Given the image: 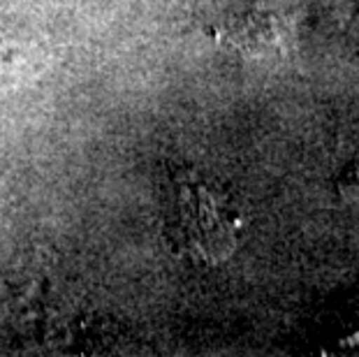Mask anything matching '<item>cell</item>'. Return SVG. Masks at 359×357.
Returning <instances> with one entry per match:
<instances>
[{"label":"cell","mask_w":359,"mask_h":357,"mask_svg":"<svg viewBox=\"0 0 359 357\" xmlns=\"http://www.w3.org/2000/svg\"><path fill=\"white\" fill-rule=\"evenodd\" d=\"M170 230L181 248L202 257H223L234 244V227L220 197L190 172L172 179Z\"/></svg>","instance_id":"cell-1"}]
</instances>
